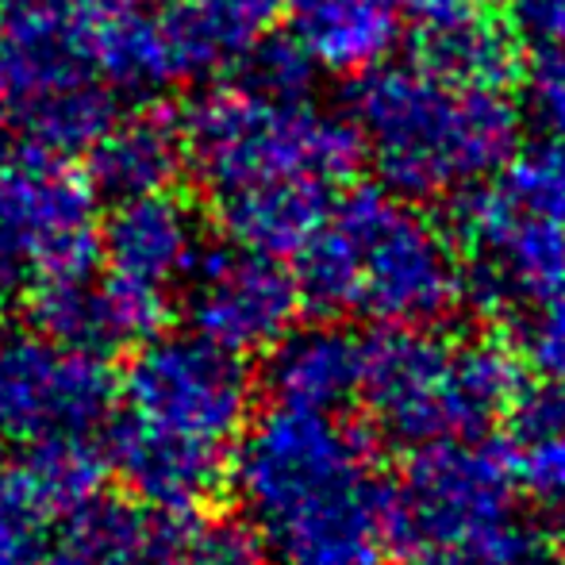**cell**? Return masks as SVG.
<instances>
[{
  "instance_id": "obj_10",
  "label": "cell",
  "mask_w": 565,
  "mask_h": 565,
  "mask_svg": "<svg viewBox=\"0 0 565 565\" xmlns=\"http://www.w3.org/2000/svg\"><path fill=\"white\" fill-rule=\"evenodd\" d=\"M116 401L105 354L28 335L0 342V435L12 443L93 435Z\"/></svg>"
},
{
  "instance_id": "obj_12",
  "label": "cell",
  "mask_w": 565,
  "mask_h": 565,
  "mask_svg": "<svg viewBox=\"0 0 565 565\" xmlns=\"http://www.w3.org/2000/svg\"><path fill=\"white\" fill-rule=\"evenodd\" d=\"M300 305L297 277L281 258L235 243L201 250L181 281L189 331L238 358L266 354L297 323Z\"/></svg>"
},
{
  "instance_id": "obj_25",
  "label": "cell",
  "mask_w": 565,
  "mask_h": 565,
  "mask_svg": "<svg viewBox=\"0 0 565 565\" xmlns=\"http://www.w3.org/2000/svg\"><path fill=\"white\" fill-rule=\"evenodd\" d=\"M508 196L543 224L565 231V139L551 135L539 147L508 158Z\"/></svg>"
},
{
  "instance_id": "obj_34",
  "label": "cell",
  "mask_w": 565,
  "mask_h": 565,
  "mask_svg": "<svg viewBox=\"0 0 565 565\" xmlns=\"http://www.w3.org/2000/svg\"><path fill=\"white\" fill-rule=\"evenodd\" d=\"M0 281H15L12 262H8V243H4V181H0Z\"/></svg>"
},
{
  "instance_id": "obj_19",
  "label": "cell",
  "mask_w": 565,
  "mask_h": 565,
  "mask_svg": "<svg viewBox=\"0 0 565 565\" xmlns=\"http://www.w3.org/2000/svg\"><path fill=\"white\" fill-rule=\"evenodd\" d=\"M292 43L312 66L365 74L388 62L408 31V0H281Z\"/></svg>"
},
{
  "instance_id": "obj_23",
  "label": "cell",
  "mask_w": 565,
  "mask_h": 565,
  "mask_svg": "<svg viewBox=\"0 0 565 565\" xmlns=\"http://www.w3.org/2000/svg\"><path fill=\"white\" fill-rule=\"evenodd\" d=\"M20 473L31 481V489L43 497V504L54 515L74 512L77 504L93 500L100 492L105 477V458L89 443V435H58V439H39L23 454Z\"/></svg>"
},
{
  "instance_id": "obj_3",
  "label": "cell",
  "mask_w": 565,
  "mask_h": 565,
  "mask_svg": "<svg viewBox=\"0 0 565 565\" xmlns=\"http://www.w3.org/2000/svg\"><path fill=\"white\" fill-rule=\"evenodd\" d=\"M350 127L381 181L408 201L458 196L508 166L520 116L504 89L458 85L412 66H373L350 93Z\"/></svg>"
},
{
  "instance_id": "obj_20",
  "label": "cell",
  "mask_w": 565,
  "mask_h": 565,
  "mask_svg": "<svg viewBox=\"0 0 565 565\" xmlns=\"http://www.w3.org/2000/svg\"><path fill=\"white\" fill-rule=\"evenodd\" d=\"M119 116V97L97 74L70 77L46 89L4 100V119L15 131V147L46 158L89 154V147Z\"/></svg>"
},
{
  "instance_id": "obj_36",
  "label": "cell",
  "mask_w": 565,
  "mask_h": 565,
  "mask_svg": "<svg viewBox=\"0 0 565 565\" xmlns=\"http://www.w3.org/2000/svg\"><path fill=\"white\" fill-rule=\"evenodd\" d=\"M4 285V281H0ZM8 339V305H4V292H0V342Z\"/></svg>"
},
{
  "instance_id": "obj_7",
  "label": "cell",
  "mask_w": 565,
  "mask_h": 565,
  "mask_svg": "<svg viewBox=\"0 0 565 565\" xmlns=\"http://www.w3.org/2000/svg\"><path fill=\"white\" fill-rule=\"evenodd\" d=\"M124 401L147 424L231 454L250 424L254 388L238 354L196 331H154L127 365Z\"/></svg>"
},
{
  "instance_id": "obj_13",
  "label": "cell",
  "mask_w": 565,
  "mask_h": 565,
  "mask_svg": "<svg viewBox=\"0 0 565 565\" xmlns=\"http://www.w3.org/2000/svg\"><path fill=\"white\" fill-rule=\"evenodd\" d=\"M105 281L142 305L170 312L173 292L201 254V220L173 189L113 201L100 220Z\"/></svg>"
},
{
  "instance_id": "obj_2",
  "label": "cell",
  "mask_w": 565,
  "mask_h": 565,
  "mask_svg": "<svg viewBox=\"0 0 565 565\" xmlns=\"http://www.w3.org/2000/svg\"><path fill=\"white\" fill-rule=\"evenodd\" d=\"M300 300L381 328H439L466 297L450 235L393 189H354L300 246Z\"/></svg>"
},
{
  "instance_id": "obj_24",
  "label": "cell",
  "mask_w": 565,
  "mask_h": 565,
  "mask_svg": "<svg viewBox=\"0 0 565 565\" xmlns=\"http://www.w3.org/2000/svg\"><path fill=\"white\" fill-rule=\"evenodd\" d=\"M58 515L43 504L20 466L0 469V565H46Z\"/></svg>"
},
{
  "instance_id": "obj_28",
  "label": "cell",
  "mask_w": 565,
  "mask_h": 565,
  "mask_svg": "<svg viewBox=\"0 0 565 565\" xmlns=\"http://www.w3.org/2000/svg\"><path fill=\"white\" fill-rule=\"evenodd\" d=\"M170 565H274L266 554V546L254 539V531L246 523H185L173 546Z\"/></svg>"
},
{
  "instance_id": "obj_6",
  "label": "cell",
  "mask_w": 565,
  "mask_h": 565,
  "mask_svg": "<svg viewBox=\"0 0 565 565\" xmlns=\"http://www.w3.org/2000/svg\"><path fill=\"white\" fill-rule=\"evenodd\" d=\"M515 461L481 439L416 447L393 484V543L424 554L500 551L523 535Z\"/></svg>"
},
{
  "instance_id": "obj_35",
  "label": "cell",
  "mask_w": 565,
  "mask_h": 565,
  "mask_svg": "<svg viewBox=\"0 0 565 565\" xmlns=\"http://www.w3.org/2000/svg\"><path fill=\"white\" fill-rule=\"evenodd\" d=\"M535 565H565V551H546V546H543Z\"/></svg>"
},
{
  "instance_id": "obj_8",
  "label": "cell",
  "mask_w": 565,
  "mask_h": 565,
  "mask_svg": "<svg viewBox=\"0 0 565 565\" xmlns=\"http://www.w3.org/2000/svg\"><path fill=\"white\" fill-rule=\"evenodd\" d=\"M243 58L220 23L193 0L119 4L89 28V66L116 97L150 100L173 85L204 82Z\"/></svg>"
},
{
  "instance_id": "obj_15",
  "label": "cell",
  "mask_w": 565,
  "mask_h": 565,
  "mask_svg": "<svg viewBox=\"0 0 565 565\" xmlns=\"http://www.w3.org/2000/svg\"><path fill=\"white\" fill-rule=\"evenodd\" d=\"M416 62L439 77L477 89H504L520 70L512 31L477 0H408Z\"/></svg>"
},
{
  "instance_id": "obj_1",
  "label": "cell",
  "mask_w": 565,
  "mask_h": 565,
  "mask_svg": "<svg viewBox=\"0 0 565 565\" xmlns=\"http://www.w3.org/2000/svg\"><path fill=\"white\" fill-rule=\"evenodd\" d=\"M235 447L243 523L274 565H377L393 546V484L365 431L335 412L274 404Z\"/></svg>"
},
{
  "instance_id": "obj_27",
  "label": "cell",
  "mask_w": 565,
  "mask_h": 565,
  "mask_svg": "<svg viewBox=\"0 0 565 565\" xmlns=\"http://www.w3.org/2000/svg\"><path fill=\"white\" fill-rule=\"evenodd\" d=\"M235 66H238V82L254 85V89H262V93H274V97H308V89H312L316 66H312V58L292 43V35L289 39L262 35Z\"/></svg>"
},
{
  "instance_id": "obj_18",
  "label": "cell",
  "mask_w": 565,
  "mask_h": 565,
  "mask_svg": "<svg viewBox=\"0 0 565 565\" xmlns=\"http://www.w3.org/2000/svg\"><path fill=\"white\" fill-rule=\"evenodd\" d=\"M266 354V388L274 404L339 412L358 401L365 339L342 323H292Z\"/></svg>"
},
{
  "instance_id": "obj_14",
  "label": "cell",
  "mask_w": 565,
  "mask_h": 565,
  "mask_svg": "<svg viewBox=\"0 0 565 565\" xmlns=\"http://www.w3.org/2000/svg\"><path fill=\"white\" fill-rule=\"evenodd\" d=\"M105 466L131 492V500L158 515L201 512L227 481V450L173 435L131 412L108 431Z\"/></svg>"
},
{
  "instance_id": "obj_5",
  "label": "cell",
  "mask_w": 565,
  "mask_h": 565,
  "mask_svg": "<svg viewBox=\"0 0 565 565\" xmlns=\"http://www.w3.org/2000/svg\"><path fill=\"white\" fill-rule=\"evenodd\" d=\"M189 170L212 196L258 181L335 185L362 158L347 116L246 82L216 85L181 113Z\"/></svg>"
},
{
  "instance_id": "obj_22",
  "label": "cell",
  "mask_w": 565,
  "mask_h": 565,
  "mask_svg": "<svg viewBox=\"0 0 565 565\" xmlns=\"http://www.w3.org/2000/svg\"><path fill=\"white\" fill-rule=\"evenodd\" d=\"M28 316L39 335L62 342V347L93 350V354H108V350L124 347L105 281L93 269H85V274L31 277Z\"/></svg>"
},
{
  "instance_id": "obj_30",
  "label": "cell",
  "mask_w": 565,
  "mask_h": 565,
  "mask_svg": "<svg viewBox=\"0 0 565 565\" xmlns=\"http://www.w3.org/2000/svg\"><path fill=\"white\" fill-rule=\"evenodd\" d=\"M527 113L546 135L565 139V46H539L523 82Z\"/></svg>"
},
{
  "instance_id": "obj_37",
  "label": "cell",
  "mask_w": 565,
  "mask_h": 565,
  "mask_svg": "<svg viewBox=\"0 0 565 565\" xmlns=\"http://www.w3.org/2000/svg\"><path fill=\"white\" fill-rule=\"evenodd\" d=\"M500 4H512V8H520V12H527V8H535L539 0H500Z\"/></svg>"
},
{
  "instance_id": "obj_32",
  "label": "cell",
  "mask_w": 565,
  "mask_h": 565,
  "mask_svg": "<svg viewBox=\"0 0 565 565\" xmlns=\"http://www.w3.org/2000/svg\"><path fill=\"white\" fill-rule=\"evenodd\" d=\"M539 551H543V543H535V539L523 531L515 543L500 546V551H481V554H424V558H416V565H535Z\"/></svg>"
},
{
  "instance_id": "obj_11",
  "label": "cell",
  "mask_w": 565,
  "mask_h": 565,
  "mask_svg": "<svg viewBox=\"0 0 565 565\" xmlns=\"http://www.w3.org/2000/svg\"><path fill=\"white\" fill-rule=\"evenodd\" d=\"M458 235L469 250L466 292L512 320L535 300L565 289V231L523 212L504 189H466Z\"/></svg>"
},
{
  "instance_id": "obj_26",
  "label": "cell",
  "mask_w": 565,
  "mask_h": 565,
  "mask_svg": "<svg viewBox=\"0 0 565 565\" xmlns=\"http://www.w3.org/2000/svg\"><path fill=\"white\" fill-rule=\"evenodd\" d=\"M515 320V354L539 381L565 385V289L535 300Z\"/></svg>"
},
{
  "instance_id": "obj_39",
  "label": "cell",
  "mask_w": 565,
  "mask_h": 565,
  "mask_svg": "<svg viewBox=\"0 0 565 565\" xmlns=\"http://www.w3.org/2000/svg\"><path fill=\"white\" fill-rule=\"evenodd\" d=\"M0 116H4V82H0Z\"/></svg>"
},
{
  "instance_id": "obj_38",
  "label": "cell",
  "mask_w": 565,
  "mask_h": 565,
  "mask_svg": "<svg viewBox=\"0 0 565 565\" xmlns=\"http://www.w3.org/2000/svg\"><path fill=\"white\" fill-rule=\"evenodd\" d=\"M8 8H12V0H0V31H4V20H8Z\"/></svg>"
},
{
  "instance_id": "obj_4",
  "label": "cell",
  "mask_w": 565,
  "mask_h": 565,
  "mask_svg": "<svg viewBox=\"0 0 565 565\" xmlns=\"http://www.w3.org/2000/svg\"><path fill=\"white\" fill-rule=\"evenodd\" d=\"M523 385L520 358L492 342H450L439 328L365 335L362 388L373 427L396 447L484 439Z\"/></svg>"
},
{
  "instance_id": "obj_17",
  "label": "cell",
  "mask_w": 565,
  "mask_h": 565,
  "mask_svg": "<svg viewBox=\"0 0 565 565\" xmlns=\"http://www.w3.org/2000/svg\"><path fill=\"white\" fill-rule=\"evenodd\" d=\"M85 158H89L85 178L97 196L108 201L173 189V181L189 170L181 113H170L166 105H139L131 113H119Z\"/></svg>"
},
{
  "instance_id": "obj_16",
  "label": "cell",
  "mask_w": 565,
  "mask_h": 565,
  "mask_svg": "<svg viewBox=\"0 0 565 565\" xmlns=\"http://www.w3.org/2000/svg\"><path fill=\"white\" fill-rule=\"evenodd\" d=\"M185 515H158L139 500L93 497L54 523L46 565H170Z\"/></svg>"
},
{
  "instance_id": "obj_31",
  "label": "cell",
  "mask_w": 565,
  "mask_h": 565,
  "mask_svg": "<svg viewBox=\"0 0 565 565\" xmlns=\"http://www.w3.org/2000/svg\"><path fill=\"white\" fill-rule=\"evenodd\" d=\"M201 12H209L220 23V31L238 46V51H250L262 35H266L269 20L281 8V0H193Z\"/></svg>"
},
{
  "instance_id": "obj_9",
  "label": "cell",
  "mask_w": 565,
  "mask_h": 565,
  "mask_svg": "<svg viewBox=\"0 0 565 565\" xmlns=\"http://www.w3.org/2000/svg\"><path fill=\"white\" fill-rule=\"evenodd\" d=\"M4 243L12 277L85 274L97 266V189L66 158L12 147L0 158Z\"/></svg>"
},
{
  "instance_id": "obj_33",
  "label": "cell",
  "mask_w": 565,
  "mask_h": 565,
  "mask_svg": "<svg viewBox=\"0 0 565 565\" xmlns=\"http://www.w3.org/2000/svg\"><path fill=\"white\" fill-rule=\"evenodd\" d=\"M523 15L539 35V46H565V0H539Z\"/></svg>"
},
{
  "instance_id": "obj_21",
  "label": "cell",
  "mask_w": 565,
  "mask_h": 565,
  "mask_svg": "<svg viewBox=\"0 0 565 565\" xmlns=\"http://www.w3.org/2000/svg\"><path fill=\"white\" fill-rule=\"evenodd\" d=\"M331 212V185L320 181H258L216 193V220L235 246L292 258Z\"/></svg>"
},
{
  "instance_id": "obj_29",
  "label": "cell",
  "mask_w": 565,
  "mask_h": 565,
  "mask_svg": "<svg viewBox=\"0 0 565 565\" xmlns=\"http://www.w3.org/2000/svg\"><path fill=\"white\" fill-rule=\"evenodd\" d=\"M512 461L520 492L565 535V431L520 443V458Z\"/></svg>"
}]
</instances>
